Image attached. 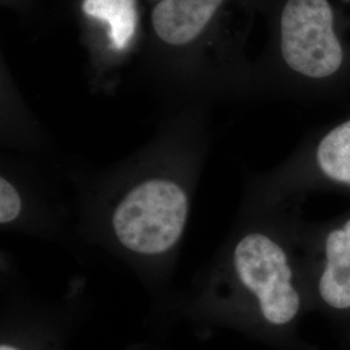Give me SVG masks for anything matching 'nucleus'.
<instances>
[{
	"instance_id": "obj_1",
	"label": "nucleus",
	"mask_w": 350,
	"mask_h": 350,
	"mask_svg": "<svg viewBox=\"0 0 350 350\" xmlns=\"http://www.w3.org/2000/svg\"><path fill=\"white\" fill-rule=\"evenodd\" d=\"M227 279L253 319L267 329L288 332L304 310L296 267L284 243L265 230H250L231 247Z\"/></svg>"
},
{
	"instance_id": "obj_2",
	"label": "nucleus",
	"mask_w": 350,
	"mask_h": 350,
	"mask_svg": "<svg viewBox=\"0 0 350 350\" xmlns=\"http://www.w3.org/2000/svg\"><path fill=\"white\" fill-rule=\"evenodd\" d=\"M187 186L169 175H152L129 186L113 204L112 238L143 260H159L178 247L187 226Z\"/></svg>"
},
{
	"instance_id": "obj_5",
	"label": "nucleus",
	"mask_w": 350,
	"mask_h": 350,
	"mask_svg": "<svg viewBox=\"0 0 350 350\" xmlns=\"http://www.w3.org/2000/svg\"><path fill=\"white\" fill-rule=\"evenodd\" d=\"M224 0H161L152 13V25L163 42L183 46L199 37Z\"/></svg>"
},
{
	"instance_id": "obj_9",
	"label": "nucleus",
	"mask_w": 350,
	"mask_h": 350,
	"mask_svg": "<svg viewBox=\"0 0 350 350\" xmlns=\"http://www.w3.org/2000/svg\"><path fill=\"white\" fill-rule=\"evenodd\" d=\"M0 350H21L18 347H14L12 344H10V342H3L1 345H0Z\"/></svg>"
},
{
	"instance_id": "obj_7",
	"label": "nucleus",
	"mask_w": 350,
	"mask_h": 350,
	"mask_svg": "<svg viewBox=\"0 0 350 350\" xmlns=\"http://www.w3.org/2000/svg\"><path fill=\"white\" fill-rule=\"evenodd\" d=\"M82 10L109 26L114 50H125L130 44L138 24L135 0H83Z\"/></svg>"
},
{
	"instance_id": "obj_3",
	"label": "nucleus",
	"mask_w": 350,
	"mask_h": 350,
	"mask_svg": "<svg viewBox=\"0 0 350 350\" xmlns=\"http://www.w3.org/2000/svg\"><path fill=\"white\" fill-rule=\"evenodd\" d=\"M280 36L283 59L299 75L323 79L341 68L344 52L328 0H288Z\"/></svg>"
},
{
	"instance_id": "obj_6",
	"label": "nucleus",
	"mask_w": 350,
	"mask_h": 350,
	"mask_svg": "<svg viewBox=\"0 0 350 350\" xmlns=\"http://www.w3.org/2000/svg\"><path fill=\"white\" fill-rule=\"evenodd\" d=\"M315 165L325 180L350 189V120L329 130L319 142Z\"/></svg>"
},
{
	"instance_id": "obj_8",
	"label": "nucleus",
	"mask_w": 350,
	"mask_h": 350,
	"mask_svg": "<svg viewBox=\"0 0 350 350\" xmlns=\"http://www.w3.org/2000/svg\"><path fill=\"white\" fill-rule=\"evenodd\" d=\"M24 200L20 191L10 179H0V224L3 227L13 225L21 217Z\"/></svg>"
},
{
	"instance_id": "obj_4",
	"label": "nucleus",
	"mask_w": 350,
	"mask_h": 350,
	"mask_svg": "<svg viewBox=\"0 0 350 350\" xmlns=\"http://www.w3.org/2000/svg\"><path fill=\"white\" fill-rule=\"evenodd\" d=\"M317 297L327 313L349 328L350 338V215L323 239Z\"/></svg>"
}]
</instances>
